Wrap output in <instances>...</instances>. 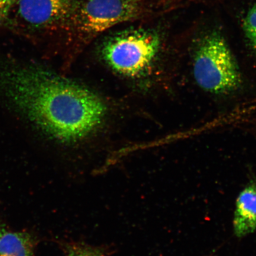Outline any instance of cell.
I'll return each mask as SVG.
<instances>
[{"mask_svg":"<svg viewBox=\"0 0 256 256\" xmlns=\"http://www.w3.org/2000/svg\"><path fill=\"white\" fill-rule=\"evenodd\" d=\"M0 256H34V241L25 232H6L0 235Z\"/></svg>","mask_w":256,"mask_h":256,"instance_id":"52a82bcc","label":"cell"},{"mask_svg":"<svg viewBox=\"0 0 256 256\" xmlns=\"http://www.w3.org/2000/svg\"><path fill=\"white\" fill-rule=\"evenodd\" d=\"M0 87L34 126L62 142L84 139L106 116V104L94 92L38 66L2 70Z\"/></svg>","mask_w":256,"mask_h":256,"instance_id":"6da1fadb","label":"cell"},{"mask_svg":"<svg viewBox=\"0 0 256 256\" xmlns=\"http://www.w3.org/2000/svg\"><path fill=\"white\" fill-rule=\"evenodd\" d=\"M142 12V0H80L66 28L90 36L136 19Z\"/></svg>","mask_w":256,"mask_h":256,"instance_id":"277c9868","label":"cell"},{"mask_svg":"<svg viewBox=\"0 0 256 256\" xmlns=\"http://www.w3.org/2000/svg\"><path fill=\"white\" fill-rule=\"evenodd\" d=\"M65 256H106L104 248L84 242H66L63 245Z\"/></svg>","mask_w":256,"mask_h":256,"instance_id":"ba28073f","label":"cell"},{"mask_svg":"<svg viewBox=\"0 0 256 256\" xmlns=\"http://www.w3.org/2000/svg\"><path fill=\"white\" fill-rule=\"evenodd\" d=\"M242 26L246 38L256 52V4L249 9L243 20Z\"/></svg>","mask_w":256,"mask_h":256,"instance_id":"9c48e42d","label":"cell"},{"mask_svg":"<svg viewBox=\"0 0 256 256\" xmlns=\"http://www.w3.org/2000/svg\"><path fill=\"white\" fill-rule=\"evenodd\" d=\"M3 229L1 228V226H0V235H1V234L2 232Z\"/></svg>","mask_w":256,"mask_h":256,"instance_id":"8fae6325","label":"cell"},{"mask_svg":"<svg viewBox=\"0 0 256 256\" xmlns=\"http://www.w3.org/2000/svg\"><path fill=\"white\" fill-rule=\"evenodd\" d=\"M18 0H0V25L8 20L10 14Z\"/></svg>","mask_w":256,"mask_h":256,"instance_id":"30bf717a","label":"cell"},{"mask_svg":"<svg viewBox=\"0 0 256 256\" xmlns=\"http://www.w3.org/2000/svg\"><path fill=\"white\" fill-rule=\"evenodd\" d=\"M161 40L154 30L129 28L110 36L101 46L108 65L124 76H138L152 65L159 52Z\"/></svg>","mask_w":256,"mask_h":256,"instance_id":"3957f363","label":"cell"},{"mask_svg":"<svg viewBox=\"0 0 256 256\" xmlns=\"http://www.w3.org/2000/svg\"><path fill=\"white\" fill-rule=\"evenodd\" d=\"M195 82L214 94H228L241 87L242 76L238 62L222 34H206L197 46L193 59Z\"/></svg>","mask_w":256,"mask_h":256,"instance_id":"7a4b0ae2","label":"cell"},{"mask_svg":"<svg viewBox=\"0 0 256 256\" xmlns=\"http://www.w3.org/2000/svg\"><path fill=\"white\" fill-rule=\"evenodd\" d=\"M176 1H178V0H176Z\"/></svg>","mask_w":256,"mask_h":256,"instance_id":"7c38bea8","label":"cell"},{"mask_svg":"<svg viewBox=\"0 0 256 256\" xmlns=\"http://www.w3.org/2000/svg\"><path fill=\"white\" fill-rule=\"evenodd\" d=\"M80 0H18L16 24L32 30L66 28Z\"/></svg>","mask_w":256,"mask_h":256,"instance_id":"5b68a950","label":"cell"},{"mask_svg":"<svg viewBox=\"0 0 256 256\" xmlns=\"http://www.w3.org/2000/svg\"><path fill=\"white\" fill-rule=\"evenodd\" d=\"M233 228L238 238L250 234L256 230V178L248 182L236 201Z\"/></svg>","mask_w":256,"mask_h":256,"instance_id":"8992f818","label":"cell"}]
</instances>
